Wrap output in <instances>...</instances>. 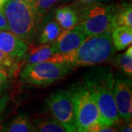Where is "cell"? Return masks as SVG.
<instances>
[{
	"label": "cell",
	"instance_id": "1",
	"mask_svg": "<svg viewBox=\"0 0 132 132\" xmlns=\"http://www.w3.org/2000/svg\"><path fill=\"white\" fill-rule=\"evenodd\" d=\"M114 81L109 68H98L85 73L81 82L98 108L101 123L108 126L120 120L114 99Z\"/></svg>",
	"mask_w": 132,
	"mask_h": 132
},
{
	"label": "cell",
	"instance_id": "2",
	"mask_svg": "<svg viewBox=\"0 0 132 132\" xmlns=\"http://www.w3.org/2000/svg\"><path fill=\"white\" fill-rule=\"evenodd\" d=\"M115 51L112 39V31L107 30L87 37L75 52L60 53V61L69 63L73 68L94 65L108 61Z\"/></svg>",
	"mask_w": 132,
	"mask_h": 132
},
{
	"label": "cell",
	"instance_id": "3",
	"mask_svg": "<svg viewBox=\"0 0 132 132\" xmlns=\"http://www.w3.org/2000/svg\"><path fill=\"white\" fill-rule=\"evenodd\" d=\"M2 10L7 19L10 32L27 44L32 43L38 24L34 0L29 2L7 0Z\"/></svg>",
	"mask_w": 132,
	"mask_h": 132
},
{
	"label": "cell",
	"instance_id": "4",
	"mask_svg": "<svg viewBox=\"0 0 132 132\" xmlns=\"http://www.w3.org/2000/svg\"><path fill=\"white\" fill-rule=\"evenodd\" d=\"M68 90L74 107L76 131L87 132L91 125L101 123L98 108L82 83L72 85Z\"/></svg>",
	"mask_w": 132,
	"mask_h": 132
},
{
	"label": "cell",
	"instance_id": "5",
	"mask_svg": "<svg viewBox=\"0 0 132 132\" xmlns=\"http://www.w3.org/2000/svg\"><path fill=\"white\" fill-rule=\"evenodd\" d=\"M74 68L69 63L44 61L27 65L21 73L22 83L46 87L65 77Z\"/></svg>",
	"mask_w": 132,
	"mask_h": 132
},
{
	"label": "cell",
	"instance_id": "6",
	"mask_svg": "<svg viewBox=\"0 0 132 132\" xmlns=\"http://www.w3.org/2000/svg\"><path fill=\"white\" fill-rule=\"evenodd\" d=\"M116 7L100 2L87 4L78 14L79 25L87 37L107 30L112 31V24Z\"/></svg>",
	"mask_w": 132,
	"mask_h": 132
},
{
	"label": "cell",
	"instance_id": "7",
	"mask_svg": "<svg viewBox=\"0 0 132 132\" xmlns=\"http://www.w3.org/2000/svg\"><path fill=\"white\" fill-rule=\"evenodd\" d=\"M46 104L52 115L66 131H76L74 107L69 90H60L53 93L46 99Z\"/></svg>",
	"mask_w": 132,
	"mask_h": 132
},
{
	"label": "cell",
	"instance_id": "8",
	"mask_svg": "<svg viewBox=\"0 0 132 132\" xmlns=\"http://www.w3.org/2000/svg\"><path fill=\"white\" fill-rule=\"evenodd\" d=\"M114 99L119 119L128 123L132 116L131 82L126 77L114 81Z\"/></svg>",
	"mask_w": 132,
	"mask_h": 132
},
{
	"label": "cell",
	"instance_id": "9",
	"mask_svg": "<svg viewBox=\"0 0 132 132\" xmlns=\"http://www.w3.org/2000/svg\"><path fill=\"white\" fill-rule=\"evenodd\" d=\"M87 38L84 30L77 24L70 29H63L53 43L57 53L68 54L75 52Z\"/></svg>",
	"mask_w": 132,
	"mask_h": 132
},
{
	"label": "cell",
	"instance_id": "10",
	"mask_svg": "<svg viewBox=\"0 0 132 132\" xmlns=\"http://www.w3.org/2000/svg\"><path fill=\"white\" fill-rule=\"evenodd\" d=\"M0 51L12 59L21 60L26 57L29 46L13 33L0 30Z\"/></svg>",
	"mask_w": 132,
	"mask_h": 132
},
{
	"label": "cell",
	"instance_id": "11",
	"mask_svg": "<svg viewBox=\"0 0 132 132\" xmlns=\"http://www.w3.org/2000/svg\"><path fill=\"white\" fill-rule=\"evenodd\" d=\"M57 53L54 43H44L38 47L33 48L30 52H27V65L47 61L48 60Z\"/></svg>",
	"mask_w": 132,
	"mask_h": 132
},
{
	"label": "cell",
	"instance_id": "12",
	"mask_svg": "<svg viewBox=\"0 0 132 132\" xmlns=\"http://www.w3.org/2000/svg\"><path fill=\"white\" fill-rule=\"evenodd\" d=\"M112 39L117 51H122L130 46L132 42V28L118 27L112 29Z\"/></svg>",
	"mask_w": 132,
	"mask_h": 132
},
{
	"label": "cell",
	"instance_id": "13",
	"mask_svg": "<svg viewBox=\"0 0 132 132\" xmlns=\"http://www.w3.org/2000/svg\"><path fill=\"white\" fill-rule=\"evenodd\" d=\"M55 19L62 29H70L79 24L77 13L70 7H62L57 9Z\"/></svg>",
	"mask_w": 132,
	"mask_h": 132
},
{
	"label": "cell",
	"instance_id": "14",
	"mask_svg": "<svg viewBox=\"0 0 132 132\" xmlns=\"http://www.w3.org/2000/svg\"><path fill=\"white\" fill-rule=\"evenodd\" d=\"M123 26L132 28V8L131 5L123 6L120 8L116 7L112 20V29Z\"/></svg>",
	"mask_w": 132,
	"mask_h": 132
},
{
	"label": "cell",
	"instance_id": "15",
	"mask_svg": "<svg viewBox=\"0 0 132 132\" xmlns=\"http://www.w3.org/2000/svg\"><path fill=\"white\" fill-rule=\"evenodd\" d=\"M2 131L8 132L35 131V127L27 114H20L11 122L8 127Z\"/></svg>",
	"mask_w": 132,
	"mask_h": 132
},
{
	"label": "cell",
	"instance_id": "16",
	"mask_svg": "<svg viewBox=\"0 0 132 132\" xmlns=\"http://www.w3.org/2000/svg\"><path fill=\"white\" fill-rule=\"evenodd\" d=\"M62 28L57 21H49L45 25L40 35V43H54L61 32Z\"/></svg>",
	"mask_w": 132,
	"mask_h": 132
},
{
	"label": "cell",
	"instance_id": "17",
	"mask_svg": "<svg viewBox=\"0 0 132 132\" xmlns=\"http://www.w3.org/2000/svg\"><path fill=\"white\" fill-rule=\"evenodd\" d=\"M114 65L128 76H132V47L130 46L123 54L114 58Z\"/></svg>",
	"mask_w": 132,
	"mask_h": 132
},
{
	"label": "cell",
	"instance_id": "18",
	"mask_svg": "<svg viewBox=\"0 0 132 132\" xmlns=\"http://www.w3.org/2000/svg\"><path fill=\"white\" fill-rule=\"evenodd\" d=\"M35 131L40 132H64L65 128L57 120H47L37 122L35 125Z\"/></svg>",
	"mask_w": 132,
	"mask_h": 132
},
{
	"label": "cell",
	"instance_id": "19",
	"mask_svg": "<svg viewBox=\"0 0 132 132\" xmlns=\"http://www.w3.org/2000/svg\"><path fill=\"white\" fill-rule=\"evenodd\" d=\"M60 0H34V7L38 23L39 24L43 16Z\"/></svg>",
	"mask_w": 132,
	"mask_h": 132
},
{
	"label": "cell",
	"instance_id": "20",
	"mask_svg": "<svg viewBox=\"0 0 132 132\" xmlns=\"http://www.w3.org/2000/svg\"><path fill=\"white\" fill-rule=\"evenodd\" d=\"M7 86H8L7 76L5 71L0 70V97L2 95Z\"/></svg>",
	"mask_w": 132,
	"mask_h": 132
},
{
	"label": "cell",
	"instance_id": "21",
	"mask_svg": "<svg viewBox=\"0 0 132 132\" xmlns=\"http://www.w3.org/2000/svg\"><path fill=\"white\" fill-rule=\"evenodd\" d=\"M13 59L5 53L0 51V67L2 66H10L12 65Z\"/></svg>",
	"mask_w": 132,
	"mask_h": 132
},
{
	"label": "cell",
	"instance_id": "22",
	"mask_svg": "<svg viewBox=\"0 0 132 132\" xmlns=\"http://www.w3.org/2000/svg\"><path fill=\"white\" fill-rule=\"evenodd\" d=\"M0 30L9 31L7 19L2 9H0Z\"/></svg>",
	"mask_w": 132,
	"mask_h": 132
},
{
	"label": "cell",
	"instance_id": "23",
	"mask_svg": "<svg viewBox=\"0 0 132 132\" xmlns=\"http://www.w3.org/2000/svg\"><path fill=\"white\" fill-rule=\"evenodd\" d=\"M8 100H9V95H8L5 94L0 97V118L5 111V107H6L7 104L8 102Z\"/></svg>",
	"mask_w": 132,
	"mask_h": 132
},
{
	"label": "cell",
	"instance_id": "24",
	"mask_svg": "<svg viewBox=\"0 0 132 132\" xmlns=\"http://www.w3.org/2000/svg\"><path fill=\"white\" fill-rule=\"evenodd\" d=\"M132 128H131V123H128L127 125H126V126H124L123 127L121 128V131H126V132H131L132 131L131 130Z\"/></svg>",
	"mask_w": 132,
	"mask_h": 132
},
{
	"label": "cell",
	"instance_id": "25",
	"mask_svg": "<svg viewBox=\"0 0 132 132\" xmlns=\"http://www.w3.org/2000/svg\"><path fill=\"white\" fill-rule=\"evenodd\" d=\"M82 4H93V3H96V2H100L101 0H78Z\"/></svg>",
	"mask_w": 132,
	"mask_h": 132
},
{
	"label": "cell",
	"instance_id": "26",
	"mask_svg": "<svg viewBox=\"0 0 132 132\" xmlns=\"http://www.w3.org/2000/svg\"><path fill=\"white\" fill-rule=\"evenodd\" d=\"M7 0H0V9H2V7H3V5L6 2Z\"/></svg>",
	"mask_w": 132,
	"mask_h": 132
},
{
	"label": "cell",
	"instance_id": "27",
	"mask_svg": "<svg viewBox=\"0 0 132 132\" xmlns=\"http://www.w3.org/2000/svg\"><path fill=\"white\" fill-rule=\"evenodd\" d=\"M10 1H20V2H29V1H32V0H10Z\"/></svg>",
	"mask_w": 132,
	"mask_h": 132
}]
</instances>
